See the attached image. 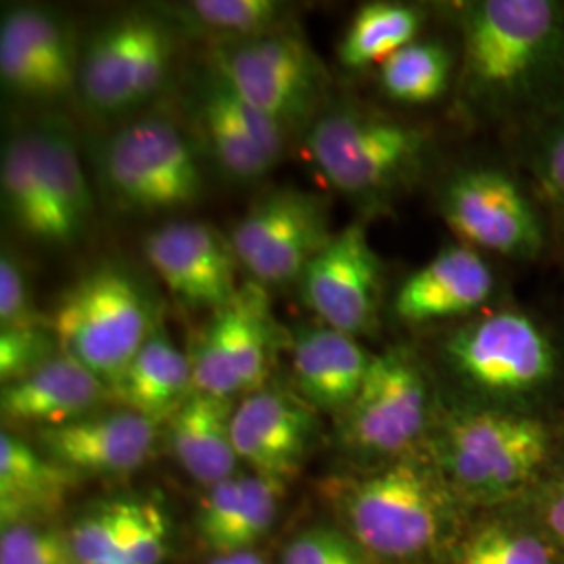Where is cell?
Listing matches in <instances>:
<instances>
[{"instance_id": "1", "label": "cell", "mask_w": 564, "mask_h": 564, "mask_svg": "<svg viewBox=\"0 0 564 564\" xmlns=\"http://www.w3.org/2000/svg\"><path fill=\"white\" fill-rule=\"evenodd\" d=\"M463 84L494 118L550 109L564 90V2L479 0L464 7Z\"/></svg>"}, {"instance_id": "2", "label": "cell", "mask_w": 564, "mask_h": 564, "mask_svg": "<svg viewBox=\"0 0 564 564\" xmlns=\"http://www.w3.org/2000/svg\"><path fill=\"white\" fill-rule=\"evenodd\" d=\"M149 310L139 282L105 265L63 295L51 326L61 351L113 389L155 330Z\"/></svg>"}, {"instance_id": "3", "label": "cell", "mask_w": 564, "mask_h": 564, "mask_svg": "<svg viewBox=\"0 0 564 564\" xmlns=\"http://www.w3.org/2000/svg\"><path fill=\"white\" fill-rule=\"evenodd\" d=\"M305 149L333 188L370 199L398 188L421 167L423 130L360 109H337L312 123Z\"/></svg>"}, {"instance_id": "4", "label": "cell", "mask_w": 564, "mask_h": 564, "mask_svg": "<svg viewBox=\"0 0 564 564\" xmlns=\"http://www.w3.org/2000/svg\"><path fill=\"white\" fill-rule=\"evenodd\" d=\"M345 517L364 550L384 558L416 556L444 529V491L421 464L403 460L351 485Z\"/></svg>"}, {"instance_id": "5", "label": "cell", "mask_w": 564, "mask_h": 564, "mask_svg": "<svg viewBox=\"0 0 564 564\" xmlns=\"http://www.w3.org/2000/svg\"><path fill=\"white\" fill-rule=\"evenodd\" d=\"M113 195L141 212L176 209L202 197V167L174 121L147 116L126 123L102 149Z\"/></svg>"}, {"instance_id": "6", "label": "cell", "mask_w": 564, "mask_h": 564, "mask_svg": "<svg viewBox=\"0 0 564 564\" xmlns=\"http://www.w3.org/2000/svg\"><path fill=\"white\" fill-rule=\"evenodd\" d=\"M212 67L249 105L286 128L307 120L323 97V65L310 44L291 32L224 41Z\"/></svg>"}, {"instance_id": "7", "label": "cell", "mask_w": 564, "mask_h": 564, "mask_svg": "<svg viewBox=\"0 0 564 564\" xmlns=\"http://www.w3.org/2000/svg\"><path fill=\"white\" fill-rule=\"evenodd\" d=\"M167 25L144 13L109 21L86 42L80 57L82 97L90 109L116 116L153 97L172 63Z\"/></svg>"}, {"instance_id": "8", "label": "cell", "mask_w": 564, "mask_h": 564, "mask_svg": "<svg viewBox=\"0 0 564 564\" xmlns=\"http://www.w3.org/2000/svg\"><path fill=\"white\" fill-rule=\"evenodd\" d=\"M547 454L544 424L505 414L475 412L445 426L440 460L454 481L477 494H506L527 484Z\"/></svg>"}, {"instance_id": "9", "label": "cell", "mask_w": 564, "mask_h": 564, "mask_svg": "<svg viewBox=\"0 0 564 564\" xmlns=\"http://www.w3.org/2000/svg\"><path fill=\"white\" fill-rule=\"evenodd\" d=\"M323 199L300 188H276L251 205L230 242L256 281L286 284L330 241Z\"/></svg>"}, {"instance_id": "10", "label": "cell", "mask_w": 564, "mask_h": 564, "mask_svg": "<svg viewBox=\"0 0 564 564\" xmlns=\"http://www.w3.org/2000/svg\"><path fill=\"white\" fill-rule=\"evenodd\" d=\"M445 354L466 381L496 395H523L554 375V347L544 330L519 312L489 314L456 330Z\"/></svg>"}, {"instance_id": "11", "label": "cell", "mask_w": 564, "mask_h": 564, "mask_svg": "<svg viewBox=\"0 0 564 564\" xmlns=\"http://www.w3.org/2000/svg\"><path fill=\"white\" fill-rule=\"evenodd\" d=\"M442 216L460 241L517 260L544 247L542 223L519 184L500 170L458 172L442 193Z\"/></svg>"}, {"instance_id": "12", "label": "cell", "mask_w": 564, "mask_h": 564, "mask_svg": "<svg viewBox=\"0 0 564 564\" xmlns=\"http://www.w3.org/2000/svg\"><path fill=\"white\" fill-rule=\"evenodd\" d=\"M272 324L262 291L247 286L220 307L188 356L195 393L232 400L256 393L270 375Z\"/></svg>"}, {"instance_id": "13", "label": "cell", "mask_w": 564, "mask_h": 564, "mask_svg": "<svg viewBox=\"0 0 564 564\" xmlns=\"http://www.w3.org/2000/svg\"><path fill=\"white\" fill-rule=\"evenodd\" d=\"M426 423V381L403 349L372 356L360 393L345 410L347 444L368 454H400Z\"/></svg>"}, {"instance_id": "14", "label": "cell", "mask_w": 564, "mask_h": 564, "mask_svg": "<svg viewBox=\"0 0 564 564\" xmlns=\"http://www.w3.org/2000/svg\"><path fill=\"white\" fill-rule=\"evenodd\" d=\"M300 282L303 302L326 326L358 337L377 323L383 270L364 224L333 235Z\"/></svg>"}, {"instance_id": "15", "label": "cell", "mask_w": 564, "mask_h": 564, "mask_svg": "<svg viewBox=\"0 0 564 564\" xmlns=\"http://www.w3.org/2000/svg\"><path fill=\"white\" fill-rule=\"evenodd\" d=\"M147 262L174 297L216 312L237 297V253L232 242L203 223H172L144 241Z\"/></svg>"}, {"instance_id": "16", "label": "cell", "mask_w": 564, "mask_h": 564, "mask_svg": "<svg viewBox=\"0 0 564 564\" xmlns=\"http://www.w3.org/2000/svg\"><path fill=\"white\" fill-rule=\"evenodd\" d=\"M316 421L305 403L276 389L249 393L232 416V444L251 473L286 484L303 464Z\"/></svg>"}, {"instance_id": "17", "label": "cell", "mask_w": 564, "mask_h": 564, "mask_svg": "<svg viewBox=\"0 0 564 564\" xmlns=\"http://www.w3.org/2000/svg\"><path fill=\"white\" fill-rule=\"evenodd\" d=\"M155 431L153 419L123 408L42 429L39 442L42 452L69 473L123 475L149 460Z\"/></svg>"}, {"instance_id": "18", "label": "cell", "mask_w": 564, "mask_h": 564, "mask_svg": "<svg viewBox=\"0 0 564 564\" xmlns=\"http://www.w3.org/2000/svg\"><path fill=\"white\" fill-rule=\"evenodd\" d=\"M491 293L494 272L477 249L454 245L405 279L393 310L405 323H433L481 307Z\"/></svg>"}, {"instance_id": "19", "label": "cell", "mask_w": 564, "mask_h": 564, "mask_svg": "<svg viewBox=\"0 0 564 564\" xmlns=\"http://www.w3.org/2000/svg\"><path fill=\"white\" fill-rule=\"evenodd\" d=\"M107 384L61 351L25 379L2 389V416L13 423L59 426L88 416L101 403Z\"/></svg>"}, {"instance_id": "20", "label": "cell", "mask_w": 564, "mask_h": 564, "mask_svg": "<svg viewBox=\"0 0 564 564\" xmlns=\"http://www.w3.org/2000/svg\"><path fill=\"white\" fill-rule=\"evenodd\" d=\"M372 356L356 337L323 324L303 328L293 345L295 381L307 402L326 410H347L360 393Z\"/></svg>"}, {"instance_id": "21", "label": "cell", "mask_w": 564, "mask_h": 564, "mask_svg": "<svg viewBox=\"0 0 564 564\" xmlns=\"http://www.w3.org/2000/svg\"><path fill=\"white\" fill-rule=\"evenodd\" d=\"M232 400L193 391L167 419L170 449L195 481L212 487L235 477L239 456L232 444Z\"/></svg>"}, {"instance_id": "22", "label": "cell", "mask_w": 564, "mask_h": 564, "mask_svg": "<svg viewBox=\"0 0 564 564\" xmlns=\"http://www.w3.org/2000/svg\"><path fill=\"white\" fill-rule=\"evenodd\" d=\"M34 130L51 242L76 241L93 214V197L76 141L61 121H46Z\"/></svg>"}, {"instance_id": "23", "label": "cell", "mask_w": 564, "mask_h": 564, "mask_svg": "<svg viewBox=\"0 0 564 564\" xmlns=\"http://www.w3.org/2000/svg\"><path fill=\"white\" fill-rule=\"evenodd\" d=\"M74 473L25 444L13 433L0 435V517L2 527L30 524L57 510Z\"/></svg>"}, {"instance_id": "24", "label": "cell", "mask_w": 564, "mask_h": 564, "mask_svg": "<svg viewBox=\"0 0 564 564\" xmlns=\"http://www.w3.org/2000/svg\"><path fill=\"white\" fill-rule=\"evenodd\" d=\"M111 391L128 410L155 423L167 421L195 391L191 360L163 328H155Z\"/></svg>"}, {"instance_id": "25", "label": "cell", "mask_w": 564, "mask_h": 564, "mask_svg": "<svg viewBox=\"0 0 564 564\" xmlns=\"http://www.w3.org/2000/svg\"><path fill=\"white\" fill-rule=\"evenodd\" d=\"M197 116L214 160L230 178L258 181L279 163L242 128L228 99L223 76L214 67L199 90Z\"/></svg>"}, {"instance_id": "26", "label": "cell", "mask_w": 564, "mask_h": 564, "mask_svg": "<svg viewBox=\"0 0 564 564\" xmlns=\"http://www.w3.org/2000/svg\"><path fill=\"white\" fill-rule=\"evenodd\" d=\"M419 30L421 13L414 7L400 2L364 4L343 36L339 61L351 69L383 65L403 46L412 44Z\"/></svg>"}, {"instance_id": "27", "label": "cell", "mask_w": 564, "mask_h": 564, "mask_svg": "<svg viewBox=\"0 0 564 564\" xmlns=\"http://www.w3.org/2000/svg\"><path fill=\"white\" fill-rule=\"evenodd\" d=\"M0 30H7L41 65L57 99L69 95L80 78L72 36L59 18L41 7H18L4 13Z\"/></svg>"}, {"instance_id": "28", "label": "cell", "mask_w": 564, "mask_h": 564, "mask_svg": "<svg viewBox=\"0 0 564 564\" xmlns=\"http://www.w3.org/2000/svg\"><path fill=\"white\" fill-rule=\"evenodd\" d=\"M2 202L11 220L30 237L51 241V224L42 191L36 130L13 134L2 151Z\"/></svg>"}, {"instance_id": "29", "label": "cell", "mask_w": 564, "mask_h": 564, "mask_svg": "<svg viewBox=\"0 0 564 564\" xmlns=\"http://www.w3.org/2000/svg\"><path fill=\"white\" fill-rule=\"evenodd\" d=\"M452 74V55L440 42L414 41L381 65L384 93L400 102L424 105L440 99Z\"/></svg>"}, {"instance_id": "30", "label": "cell", "mask_w": 564, "mask_h": 564, "mask_svg": "<svg viewBox=\"0 0 564 564\" xmlns=\"http://www.w3.org/2000/svg\"><path fill=\"white\" fill-rule=\"evenodd\" d=\"M284 11V4L274 0H195L182 9V15L191 28L242 41L279 32L276 23Z\"/></svg>"}, {"instance_id": "31", "label": "cell", "mask_w": 564, "mask_h": 564, "mask_svg": "<svg viewBox=\"0 0 564 564\" xmlns=\"http://www.w3.org/2000/svg\"><path fill=\"white\" fill-rule=\"evenodd\" d=\"M458 564H554V556L540 538L494 524L463 545Z\"/></svg>"}, {"instance_id": "32", "label": "cell", "mask_w": 564, "mask_h": 564, "mask_svg": "<svg viewBox=\"0 0 564 564\" xmlns=\"http://www.w3.org/2000/svg\"><path fill=\"white\" fill-rule=\"evenodd\" d=\"M118 540L132 564H163L167 554V524L153 502H118Z\"/></svg>"}, {"instance_id": "33", "label": "cell", "mask_w": 564, "mask_h": 564, "mask_svg": "<svg viewBox=\"0 0 564 564\" xmlns=\"http://www.w3.org/2000/svg\"><path fill=\"white\" fill-rule=\"evenodd\" d=\"M241 512L226 538L223 554L247 552L251 545L262 540L276 517L279 500L284 491V485L260 477L256 473L241 475Z\"/></svg>"}, {"instance_id": "34", "label": "cell", "mask_w": 564, "mask_h": 564, "mask_svg": "<svg viewBox=\"0 0 564 564\" xmlns=\"http://www.w3.org/2000/svg\"><path fill=\"white\" fill-rule=\"evenodd\" d=\"M527 162L545 202L564 223V107L542 120L531 139Z\"/></svg>"}, {"instance_id": "35", "label": "cell", "mask_w": 564, "mask_h": 564, "mask_svg": "<svg viewBox=\"0 0 564 564\" xmlns=\"http://www.w3.org/2000/svg\"><path fill=\"white\" fill-rule=\"evenodd\" d=\"M59 354L51 324L0 330V381L4 387L21 381Z\"/></svg>"}, {"instance_id": "36", "label": "cell", "mask_w": 564, "mask_h": 564, "mask_svg": "<svg viewBox=\"0 0 564 564\" xmlns=\"http://www.w3.org/2000/svg\"><path fill=\"white\" fill-rule=\"evenodd\" d=\"M0 564H78L67 533L34 524L2 527Z\"/></svg>"}, {"instance_id": "37", "label": "cell", "mask_w": 564, "mask_h": 564, "mask_svg": "<svg viewBox=\"0 0 564 564\" xmlns=\"http://www.w3.org/2000/svg\"><path fill=\"white\" fill-rule=\"evenodd\" d=\"M282 564H364L360 547L330 529H310L284 547Z\"/></svg>"}, {"instance_id": "38", "label": "cell", "mask_w": 564, "mask_h": 564, "mask_svg": "<svg viewBox=\"0 0 564 564\" xmlns=\"http://www.w3.org/2000/svg\"><path fill=\"white\" fill-rule=\"evenodd\" d=\"M67 540L78 564L101 563L102 558L120 552L116 505L82 517L67 533Z\"/></svg>"}, {"instance_id": "39", "label": "cell", "mask_w": 564, "mask_h": 564, "mask_svg": "<svg viewBox=\"0 0 564 564\" xmlns=\"http://www.w3.org/2000/svg\"><path fill=\"white\" fill-rule=\"evenodd\" d=\"M242 505L241 477L212 485L199 512V533L203 542L223 554L226 538L237 521Z\"/></svg>"}, {"instance_id": "40", "label": "cell", "mask_w": 564, "mask_h": 564, "mask_svg": "<svg viewBox=\"0 0 564 564\" xmlns=\"http://www.w3.org/2000/svg\"><path fill=\"white\" fill-rule=\"evenodd\" d=\"M46 326L36 312L25 274L11 256L0 260V330Z\"/></svg>"}, {"instance_id": "41", "label": "cell", "mask_w": 564, "mask_h": 564, "mask_svg": "<svg viewBox=\"0 0 564 564\" xmlns=\"http://www.w3.org/2000/svg\"><path fill=\"white\" fill-rule=\"evenodd\" d=\"M542 517L550 535L564 545V484L547 491L542 505Z\"/></svg>"}, {"instance_id": "42", "label": "cell", "mask_w": 564, "mask_h": 564, "mask_svg": "<svg viewBox=\"0 0 564 564\" xmlns=\"http://www.w3.org/2000/svg\"><path fill=\"white\" fill-rule=\"evenodd\" d=\"M209 564H242L241 554L235 552V554H218L214 561H209Z\"/></svg>"}, {"instance_id": "43", "label": "cell", "mask_w": 564, "mask_h": 564, "mask_svg": "<svg viewBox=\"0 0 564 564\" xmlns=\"http://www.w3.org/2000/svg\"><path fill=\"white\" fill-rule=\"evenodd\" d=\"M239 554H241L242 564H268L263 561L260 554H256V552H251V550H247V552H239Z\"/></svg>"}, {"instance_id": "44", "label": "cell", "mask_w": 564, "mask_h": 564, "mask_svg": "<svg viewBox=\"0 0 564 564\" xmlns=\"http://www.w3.org/2000/svg\"><path fill=\"white\" fill-rule=\"evenodd\" d=\"M97 564H132L130 563V558L123 554V552H116V554H111V556H107V558H102L101 563Z\"/></svg>"}]
</instances>
